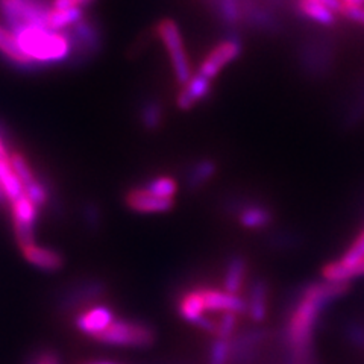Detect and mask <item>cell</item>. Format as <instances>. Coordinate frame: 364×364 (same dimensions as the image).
Instances as JSON below:
<instances>
[{"mask_svg":"<svg viewBox=\"0 0 364 364\" xmlns=\"http://www.w3.org/2000/svg\"><path fill=\"white\" fill-rule=\"evenodd\" d=\"M341 5L345 8H360L364 6V0H340Z\"/></svg>","mask_w":364,"mask_h":364,"instance_id":"obj_35","label":"cell"},{"mask_svg":"<svg viewBox=\"0 0 364 364\" xmlns=\"http://www.w3.org/2000/svg\"><path fill=\"white\" fill-rule=\"evenodd\" d=\"M13 33L32 64L64 61L72 50V40L63 31L46 26H23Z\"/></svg>","mask_w":364,"mask_h":364,"instance_id":"obj_2","label":"cell"},{"mask_svg":"<svg viewBox=\"0 0 364 364\" xmlns=\"http://www.w3.org/2000/svg\"><path fill=\"white\" fill-rule=\"evenodd\" d=\"M0 9L9 23L11 32H14L23 26H46V16L50 6L44 0H0Z\"/></svg>","mask_w":364,"mask_h":364,"instance_id":"obj_6","label":"cell"},{"mask_svg":"<svg viewBox=\"0 0 364 364\" xmlns=\"http://www.w3.org/2000/svg\"><path fill=\"white\" fill-rule=\"evenodd\" d=\"M348 17L349 20H354L357 23H360V25H364V6H360V8H345L343 9V14Z\"/></svg>","mask_w":364,"mask_h":364,"instance_id":"obj_32","label":"cell"},{"mask_svg":"<svg viewBox=\"0 0 364 364\" xmlns=\"http://www.w3.org/2000/svg\"><path fill=\"white\" fill-rule=\"evenodd\" d=\"M350 290V282L313 281L294 291L282 328V343L289 357L314 352V333L323 311Z\"/></svg>","mask_w":364,"mask_h":364,"instance_id":"obj_1","label":"cell"},{"mask_svg":"<svg viewBox=\"0 0 364 364\" xmlns=\"http://www.w3.org/2000/svg\"><path fill=\"white\" fill-rule=\"evenodd\" d=\"M25 195L37 205V207H44L46 203H48L49 195H48V190L41 184L38 179H36L31 184L25 186Z\"/></svg>","mask_w":364,"mask_h":364,"instance_id":"obj_27","label":"cell"},{"mask_svg":"<svg viewBox=\"0 0 364 364\" xmlns=\"http://www.w3.org/2000/svg\"><path fill=\"white\" fill-rule=\"evenodd\" d=\"M93 0H53V8L61 9H70V8H84L85 5L91 4Z\"/></svg>","mask_w":364,"mask_h":364,"instance_id":"obj_30","label":"cell"},{"mask_svg":"<svg viewBox=\"0 0 364 364\" xmlns=\"http://www.w3.org/2000/svg\"><path fill=\"white\" fill-rule=\"evenodd\" d=\"M220 13L228 23H235L240 18V9H238L235 0H222Z\"/></svg>","mask_w":364,"mask_h":364,"instance_id":"obj_29","label":"cell"},{"mask_svg":"<svg viewBox=\"0 0 364 364\" xmlns=\"http://www.w3.org/2000/svg\"><path fill=\"white\" fill-rule=\"evenodd\" d=\"M222 210L246 231H266L275 222V211L264 200L246 195H231L222 200Z\"/></svg>","mask_w":364,"mask_h":364,"instance_id":"obj_3","label":"cell"},{"mask_svg":"<svg viewBox=\"0 0 364 364\" xmlns=\"http://www.w3.org/2000/svg\"><path fill=\"white\" fill-rule=\"evenodd\" d=\"M266 340L267 331L263 328H250L237 333L231 338V364L254 363Z\"/></svg>","mask_w":364,"mask_h":364,"instance_id":"obj_9","label":"cell"},{"mask_svg":"<svg viewBox=\"0 0 364 364\" xmlns=\"http://www.w3.org/2000/svg\"><path fill=\"white\" fill-rule=\"evenodd\" d=\"M207 361L208 364H231V338H213Z\"/></svg>","mask_w":364,"mask_h":364,"instance_id":"obj_24","label":"cell"},{"mask_svg":"<svg viewBox=\"0 0 364 364\" xmlns=\"http://www.w3.org/2000/svg\"><path fill=\"white\" fill-rule=\"evenodd\" d=\"M140 122L147 131H156L164 122V109L156 100H147L140 109Z\"/></svg>","mask_w":364,"mask_h":364,"instance_id":"obj_23","label":"cell"},{"mask_svg":"<svg viewBox=\"0 0 364 364\" xmlns=\"http://www.w3.org/2000/svg\"><path fill=\"white\" fill-rule=\"evenodd\" d=\"M88 364H116V363H111V361H96V363H88Z\"/></svg>","mask_w":364,"mask_h":364,"instance_id":"obj_36","label":"cell"},{"mask_svg":"<svg viewBox=\"0 0 364 364\" xmlns=\"http://www.w3.org/2000/svg\"><path fill=\"white\" fill-rule=\"evenodd\" d=\"M211 79L196 73L190 77V81L182 85L176 96V105L181 111H190L202 100L208 99L211 95Z\"/></svg>","mask_w":364,"mask_h":364,"instance_id":"obj_15","label":"cell"},{"mask_svg":"<svg viewBox=\"0 0 364 364\" xmlns=\"http://www.w3.org/2000/svg\"><path fill=\"white\" fill-rule=\"evenodd\" d=\"M343 336L348 343L358 350H364V323L360 321H350L345 325Z\"/></svg>","mask_w":364,"mask_h":364,"instance_id":"obj_26","label":"cell"},{"mask_svg":"<svg viewBox=\"0 0 364 364\" xmlns=\"http://www.w3.org/2000/svg\"><path fill=\"white\" fill-rule=\"evenodd\" d=\"M114 321H116V316L108 305L95 304L76 317L75 325L79 331L95 338L100 333H104Z\"/></svg>","mask_w":364,"mask_h":364,"instance_id":"obj_12","label":"cell"},{"mask_svg":"<svg viewBox=\"0 0 364 364\" xmlns=\"http://www.w3.org/2000/svg\"><path fill=\"white\" fill-rule=\"evenodd\" d=\"M21 254L31 264H33L38 269L53 272L63 267L64 259L60 252H56L53 249L41 247L37 245H29L21 247Z\"/></svg>","mask_w":364,"mask_h":364,"instance_id":"obj_17","label":"cell"},{"mask_svg":"<svg viewBox=\"0 0 364 364\" xmlns=\"http://www.w3.org/2000/svg\"><path fill=\"white\" fill-rule=\"evenodd\" d=\"M38 207L26 195L11 202V214L14 220V231L20 247L33 245V226L38 218Z\"/></svg>","mask_w":364,"mask_h":364,"instance_id":"obj_8","label":"cell"},{"mask_svg":"<svg viewBox=\"0 0 364 364\" xmlns=\"http://www.w3.org/2000/svg\"><path fill=\"white\" fill-rule=\"evenodd\" d=\"M99 343L117 348L146 349L155 345L156 331L149 323L129 318H116L104 333L95 337Z\"/></svg>","mask_w":364,"mask_h":364,"instance_id":"obj_4","label":"cell"},{"mask_svg":"<svg viewBox=\"0 0 364 364\" xmlns=\"http://www.w3.org/2000/svg\"><path fill=\"white\" fill-rule=\"evenodd\" d=\"M81 20H82L81 8L61 9V8L50 6L48 16H46V26L53 31H63L68 26L77 25Z\"/></svg>","mask_w":364,"mask_h":364,"instance_id":"obj_19","label":"cell"},{"mask_svg":"<svg viewBox=\"0 0 364 364\" xmlns=\"http://www.w3.org/2000/svg\"><path fill=\"white\" fill-rule=\"evenodd\" d=\"M269 282L264 278H257L249 286L246 305L250 321L254 323H263L267 318L269 313Z\"/></svg>","mask_w":364,"mask_h":364,"instance_id":"obj_14","label":"cell"},{"mask_svg":"<svg viewBox=\"0 0 364 364\" xmlns=\"http://www.w3.org/2000/svg\"><path fill=\"white\" fill-rule=\"evenodd\" d=\"M219 164L214 158H198L186 170V187L195 193L202 190L208 182L218 175Z\"/></svg>","mask_w":364,"mask_h":364,"instance_id":"obj_16","label":"cell"},{"mask_svg":"<svg viewBox=\"0 0 364 364\" xmlns=\"http://www.w3.org/2000/svg\"><path fill=\"white\" fill-rule=\"evenodd\" d=\"M176 311L182 321L200 329L202 323L207 321L203 298L200 291V284L190 289L182 290L176 299Z\"/></svg>","mask_w":364,"mask_h":364,"instance_id":"obj_11","label":"cell"},{"mask_svg":"<svg viewBox=\"0 0 364 364\" xmlns=\"http://www.w3.org/2000/svg\"><path fill=\"white\" fill-rule=\"evenodd\" d=\"M242 52H243V44L240 38L237 37L226 38L219 44H215L214 48L207 53V56H205L198 68V73L213 81V79L220 73L222 68L226 67L230 63H232L234 60H237L238 56L242 55Z\"/></svg>","mask_w":364,"mask_h":364,"instance_id":"obj_7","label":"cell"},{"mask_svg":"<svg viewBox=\"0 0 364 364\" xmlns=\"http://www.w3.org/2000/svg\"><path fill=\"white\" fill-rule=\"evenodd\" d=\"M9 164L11 167L14 168V172L17 173V176L20 178V181L23 182V186H28L31 182L36 181V175H33L31 166L28 164L26 158L20 155V154H9Z\"/></svg>","mask_w":364,"mask_h":364,"instance_id":"obj_25","label":"cell"},{"mask_svg":"<svg viewBox=\"0 0 364 364\" xmlns=\"http://www.w3.org/2000/svg\"><path fill=\"white\" fill-rule=\"evenodd\" d=\"M249 278V261L242 254H232L226 259L222 277V289L240 296Z\"/></svg>","mask_w":364,"mask_h":364,"instance_id":"obj_13","label":"cell"},{"mask_svg":"<svg viewBox=\"0 0 364 364\" xmlns=\"http://www.w3.org/2000/svg\"><path fill=\"white\" fill-rule=\"evenodd\" d=\"M0 186H2L5 198L11 202L25 195V186L11 167L8 158H0Z\"/></svg>","mask_w":364,"mask_h":364,"instance_id":"obj_18","label":"cell"},{"mask_svg":"<svg viewBox=\"0 0 364 364\" xmlns=\"http://www.w3.org/2000/svg\"><path fill=\"white\" fill-rule=\"evenodd\" d=\"M85 219H87V223L90 228H97L99 226V220H100V214H99V208L96 207V205L90 203L85 207Z\"/></svg>","mask_w":364,"mask_h":364,"instance_id":"obj_31","label":"cell"},{"mask_svg":"<svg viewBox=\"0 0 364 364\" xmlns=\"http://www.w3.org/2000/svg\"><path fill=\"white\" fill-rule=\"evenodd\" d=\"M301 240L299 237L296 235L291 231H278L277 234H273L269 238L270 246H273L275 249H291L293 246L298 245Z\"/></svg>","mask_w":364,"mask_h":364,"instance_id":"obj_28","label":"cell"},{"mask_svg":"<svg viewBox=\"0 0 364 364\" xmlns=\"http://www.w3.org/2000/svg\"><path fill=\"white\" fill-rule=\"evenodd\" d=\"M124 203L129 210L140 214H161L175 208L173 199L159 198L154 193L147 191L143 186H136L128 190L127 195H124Z\"/></svg>","mask_w":364,"mask_h":364,"instance_id":"obj_10","label":"cell"},{"mask_svg":"<svg viewBox=\"0 0 364 364\" xmlns=\"http://www.w3.org/2000/svg\"><path fill=\"white\" fill-rule=\"evenodd\" d=\"M33 364H60V358L53 352H43Z\"/></svg>","mask_w":364,"mask_h":364,"instance_id":"obj_34","label":"cell"},{"mask_svg":"<svg viewBox=\"0 0 364 364\" xmlns=\"http://www.w3.org/2000/svg\"><path fill=\"white\" fill-rule=\"evenodd\" d=\"M0 52H2L8 60L14 61L21 65H32L31 60L23 53L16 36L11 31L0 26Z\"/></svg>","mask_w":364,"mask_h":364,"instance_id":"obj_21","label":"cell"},{"mask_svg":"<svg viewBox=\"0 0 364 364\" xmlns=\"http://www.w3.org/2000/svg\"><path fill=\"white\" fill-rule=\"evenodd\" d=\"M156 33L161 38L170 61H172L176 82L179 87L186 85L191 77V65L178 25L173 20L163 18L156 25Z\"/></svg>","mask_w":364,"mask_h":364,"instance_id":"obj_5","label":"cell"},{"mask_svg":"<svg viewBox=\"0 0 364 364\" xmlns=\"http://www.w3.org/2000/svg\"><path fill=\"white\" fill-rule=\"evenodd\" d=\"M298 11L304 17L318 23V25L333 26L336 23V14L333 11L314 0H298Z\"/></svg>","mask_w":364,"mask_h":364,"instance_id":"obj_20","label":"cell"},{"mask_svg":"<svg viewBox=\"0 0 364 364\" xmlns=\"http://www.w3.org/2000/svg\"><path fill=\"white\" fill-rule=\"evenodd\" d=\"M314 2L331 9L334 14H343V5H341L340 0H314Z\"/></svg>","mask_w":364,"mask_h":364,"instance_id":"obj_33","label":"cell"},{"mask_svg":"<svg viewBox=\"0 0 364 364\" xmlns=\"http://www.w3.org/2000/svg\"><path fill=\"white\" fill-rule=\"evenodd\" d=\"M143 187L147 191H151L154 195L164 199H173L179 191L178 181L173 176H168V175L154 176L149 181H146Z\"/></svg>","mask_w":364,"mask_h":364,"instance_id":"obj_22","label":"cell"}]
</instances>
